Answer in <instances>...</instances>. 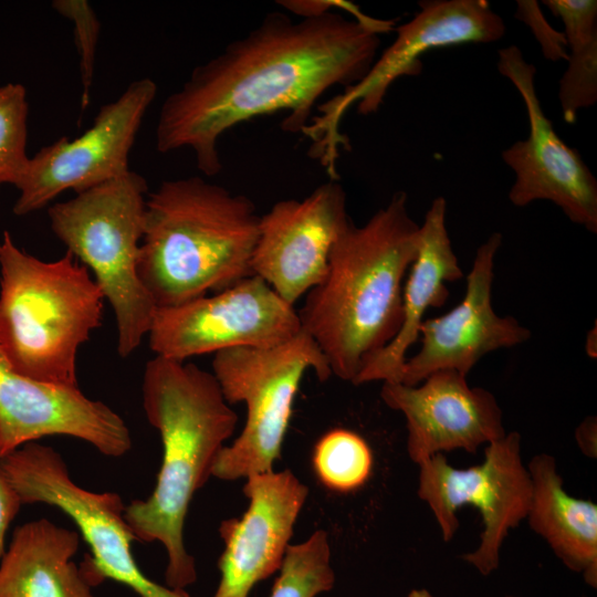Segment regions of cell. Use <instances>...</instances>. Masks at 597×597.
Listing matches in <instances>:
<instances>
[{
	"instance_id": "6da1fadb",
	"label": "cell",
	"mask_w": 597,
	"mask_h": 597,
	"mask_svg": "<svg viewBox=\"0 0 597 597\" xmlns=\"http://www.w3.org/2000/svg\"><path fill=\"white\" fill-rule=\"evenodd\" d=\"M312 1L313 15L270 12L242 38L196 66L163 102L156 149H190L206 176L222 169L221 136L253 117L286 111L283 129L301 132L332 87L362 81L377 59L379 32L342 11L354 3Z\"/></svg>"
},
{
	"instance_id": "7a4b0ae2",
	"label": "cell",
	"mask_w": 597,
	"mask_h": 597,
	"mask_svg": "<svg viewBox=\"0 0 597 597\" xmlns=\"http://www.w3.org/2000/svg\"><path fill=\"white\" fill-rule=\"evenodd\" d=\"M420 224L408 196L396 191L368 221H353L335 242L324 280L297 311L332 375L352 384L402 322L405 277L416 259Z\"/></svg>"
},
{
	"instance_id": "3957f363",
	"label": "cell",
	"mask_w": 597,
	"mask_h": 597,
	"mask_svg": "<svg viewBox=\"0 0 597 597\" xmlns=\"http://www.w3.org/2000/svg\"><path fill=\"white\" fill-rule=\"evenodd\" d=\"M142 391L146 418L160 434L163 461L150 495L126 505L124 516L137 541L165 547L166 586L185 589L197 579L184 542L188 507L212 476L238 415L213 374L192 363L155 356L145 366Z\"/></svg>"
},
{
	"instance_id": "277c9868",
	"label": "cell",
	"mask_w": 597,
	"mask_h": 597,
	"mask_svg": "<svg viewBox=\"0 0 597 597\" xmlns=\"http://www.w3.org/2000/svg\"><path fill=\"white\" fill-rule=\"evenodd\" d=\"M260 214L241 193L192 176L148 193L138 276L157 308L174 307L252 275Z\"/></svg>"
},
{
	"instance_id": "5b68a950",
	"label": "cell",
	"mask_w": 597,
	"mask_h": 597,
	"mask_svg": "<svg viewBox=\"0 0 597 597\" xmlns=\"http://www.w3.org/2000/svg\"><path fill=\"white\" fill-rule=\"evenodd\" d=\"M105 297L70 251L42 261L8 231L0 240V345L11 366L32 379L78 387L80 347L101 326Z\"/></svg>"
},
{
	"instance_id": "8992f818",
	"label": "cell",
	"mask_w": 597,
	"mask_h": 597,
	"mask_svg": "<svg viewBox=\"0 0 597 597\" xmlns=\"http://www.w3.org/2000/svg\"><path fill=\"white\" fill-rule=\"evenodd\" d=\"M147 196L146 179L128 170L48 209L53 233L93 272L114 311L122 358L139 347L157 310L137 272Z\"/></svg>"
},
{
	"instance_id": "52a82bcc",
	"label": "cell",
	"mask_w": 597,
	"mask_h": 597,
	"mask_svg": "<svg viewBox=\"0 0 597 597\" xmlns=\"http://www.w3.org/2000/svg\"><path fill=\"white\" fill-rule=\"evenodd\" d=\"M307 370L321 381L332 376L321 349L302 328L273 347H238L214 354L212 374L222 395L229 405H245L247 420L237 439L219 452L212 476L233 481L273 470Z\"/></svg>"
},
{
	"instance_id": "ba28073f",
	"label": "cell",
	"mask_w": 597,
	"mask_h": 597,
	"mask_svg": "<svg viewBox=\"0 0 597 597\" xmlns=\"http://www.w3.org/2000/svg\"><path fill=\"white\" fill-rule=\"evenodd\" d=\"M419 8L409 22L395 28V41L375 60L366 76L318 104L317 115L303 128L302 133L312 140L314 157L332 179L338 178V148L347 146L339 132L341 122L353 105L360 115L374 114L395 81L421 73L420 57L426 52L464 43H492L506 32L504 21L488 0H425Z\"/></svg>"
},
{
	"instance_id": "9c48e42d",
	"label": "cell",
	"mask_w": 597,
	"mask_h": 597,
	"mask_svg": "<svg viewBox=\"0 0 597 597\" xmlns=\"http://www.w3.org/2000/svg\"><path fill=\"white\" fill-rule=\"evenodd\" d=\"M0 461L22 504L55 506L76 525L91 551L78 565L92 587L111 579L138 597H190L185 589L151 580L139 568L132 552L137 540L125 520L126 505L118 493L80 486L61 454L38 442H29Z\"/></svg>"
},
{
	"instance_id": "30bf717a",
	"label": "cell",
	"mask_w": 597,
	"mask_h": 597,
	"mask_svg": "<svg viewBox=\"0 0 597 597\" xmlns=\"http://www.w3.org/2000/svg\"><path fill=\"white\" fill-rule=\"evenodd\" d=\"M417 493L432 512L444 542L460 526L459 509L473 505L479 510L483 522L480 542L462 559L489 576L500 565L509 532L526 519L530 507L532 481L522 461L521 434L506 432L486 444L483 462L468 469L452 467L442 453L430 457L419 464Z\"/></svg>"
},
{
	"instance_id": "8fae6325",
	"label": "cell",
	"mask_w": 597,
	"mask_h": 597,
	"mask_svg": "<svg viewBox=\"0 0 597 597\" xmlns=\"http://www.w3.org/2000/svg\"><path fill=\"white\" fill-rule=\"evenodd\" d=\"M301 328L294 306L252 274L212 295L157 308L148 337L156 356L186 362L238 347H273Z\"/></svg>"
},
{
	"instance_id": "7c38bea8",
	"label": "cell",
	"mask_w": 597,
	"mask_h": 597,
	"mask_svg": "<svg viewBox=\"0 0 597 597\" xmlns=\"http://www.w3.org/2000/svg\"><path fill=\"white\" fill-rule=\"evenodd\" d=\"M157 90L149 77L132 82L100 108L82 135L63 136L30 157L15 186L14 214L32 213L66 190L78 193L130 170L129 155Z\"/></svg>"
},
{
	"instance_id": "4fadbf2b",
	"label": "cell",
	"mask_w": 597,
	"mask_h": 597,
	"mask_svg": "<svg viewBox=\"0 0 597 597\" xmlns=\"http://www.w3.org/2000/svg\"><path fill=\"white\" fill-rule=\"evenodd\" d=\"M498 70L521 95L530 132L502 151L515 172L509 199L516 207L548 200L574 223L597 233V179L576 148L569 147L546 117L535 88L536 67L516 45L498 52Z\"/></svg>"
},
{
	"instance_id": "5bb4252c",
	"label": "cell",
	"mask_w": 597,
	"mask_h": 597,
	"mask_svg": "<svg viewBox=\"0 0 597 597\" xmlns=\"http://www.w3.org/2000/svg\"><path fill=\"white\" fill-rule=\"evenodd\" d=\"M350 222L337 179L302 199L275 202L260 216L252 274L294 306L324 280L332 249Z\"/></svg>"
},
{
	"instance_id": "9a60e30c",
	"label": "cell",
	"mask_w": 597,
	"mask_h": 597,
	"mask_svg": "<svg viewBox=\"0 0 597 597\" xmlns=\"http://www.w3.org/2000/svg\"><path fill=\"white\" fill-rule=\"evenodd\" d=\"M46 436H70L118 458L132 448L124 419L78 387L39 381L17 371L0 345V459Z\"/></svg>"
},
{
	"instance_id": "2e32d148",
	"label": "cell",
	"mask_w": 597,
	"mask_h": 597,
	"mask_svg": "<svg viewBox=\"0 0 597 597\" xmlns=\"http://www.w3.org/2000/svg\"><path fill=\"white\" fill-rule=\"evenodd\" d=\"M502 234L492 233L476 250L462 301L448 313L423 321L421 347L407 358L400 383L416 386L438 370L467 376L486 354L525 343L531 331L513 316H500L492 306L495 255Z\"/></svg>"
},
{
	"instance_id": "e0dca14e",
	"label": "cell",
	"mask_w": 597,
	"mask_h": 597,
	"mask_svg": "<svg viewBox=\"0 0 597 597\" xmlns=\"http://www.w3.org/2000/svg\"><path fill=\"white\" fill-rule=\"evenodd\" d=\"M380 397L404 415L407 452L418 465L442 452L474 453L506 433L495 396L470 387L467 376L453 369L434 371L416 386L383 383Z\"/></svg>"
},
{
	"instance_id": "ac0fdd59",
	"label": "cell",
	"mask_w": 597,
	"mask_h": 597,
	"mask_svg": "<svg viewBox=\"0 0 597 597\" xmlns=\"http://www.w3.org/2000/svg\"><path fill=\"white\" fill-rule=\"evenodd\" d=\"M248 510L221 522L224 549L218 561L220 580L213 597H249L261 580L279 572L307 486L291 470L268 471L245 479Z\"/></svg>"
},
{
	"instance_id": "d6986e66",
	"label": "cell",
	"mask_w": 597,
	"mask_h": 597,
	"mask_svg": "<svg viewBox=\"0 0 597 597\" xmlns=\"http://www.w3.org/2000/svg\"><path fill=\"white\" fill-rule=\"evenodd\" d=\"M447 201L432 200L420 226V240L402 290V322L392 341L363 367L354 385L400 383L407 352L420 336L428 308L440 307L449 296L447 282L463 277L447 230Z\"/></svg>"
},
{
	"instance_id": "ffe728a7",
	"label": "cell",
	"mask_w": 597,
	"mask_h": 597,
	"mask_svg": "<svg viewBox=\"0 0 597 597\" xmlns=\"http://www.w3.org/2000/svg\"><path fill=\"white\" fill-rule=\"evenodd\" d=\"M80 533L46 519L18 526L0 558V597H94L73 557Z\"/></svg>"
},
{
	"instance_id": "44dd1931",
	"label": "cell",
	"mask_w": 597,
	"mask_h": 597,
	"mask_svg": "<svg viewBox=\"0 0 597 597\" xmlns=\"http://www.w3.org/2000/svg\"><path fill=\"white\" fill-rule=\"evenodd\" d=\"M527 470L532 494L526 520L530 527L572 572L597 586V505L564 489L554 457L534 455Z\"/></svg>"
},
{
	"instance_id": "7402d4cb",
	"label": "cell",
	"mask_w": 597,
	"mask_h": 597,
	"mask_svg": "<svg viewBox=\"0 0 597 597\" xmlns=\"http://www.w3.org/2000/svg\"><path fill=\"white\" fill-rule=\"evenodd\" d=\"M561 18L567 42L568 66L558 87L563 118L574 124L582 108L597 102V1L544 0Z\"/></svg>"
},
{
	"instance_id": "603a6c76",
	"label": "cell",
	"mask_w": 597,
	"mask_h": 597,
	"mask_svg": "<svg viewBox=\"0 0 597 597\" xmlns=\"http://www.w3.org/2000/svg\"><path fill=\"white\" fill-rule=\"evenodd\" d=\"M313 468L318 480L329 490L346 493L368 480L373 452L359 434L347 429H333L316 442Z\"/></svg>"
},
{
	"instance_id": "cb8c5ba5",
	"label": "cell",
	"mask_w": 597,
	"mask_h": 597,
	"mask_svg": "<svg viewBox=\"0 0 597 597\" xmlns=\"http://www.w3.org/2000/svg\"><path fill=\"white\" fill-rule=\"evenodd\" d=\"M270 597H316L333 588L327 532L315 531L300 544L289 545Z\"/></svg>"
},
{
	"instance_id": "d4e9b609",
	"label": "cell",
	"mask_w": 597,
	"mask_h": 597,
	"mask_svg": "<svg viewBox=\"0 0 597 597\" xmlns=\"http://www.w3.org/2000/svg\"><path fill=\"white\" fill-rule=\"evenodd\" d=\"M29 104L22 84L0 86V185L14 187L23 176L30 157L27 154Z\"/></svg>"
},
{
	"instance_id": "484cf974",
	"label": "cell",
	"mask_w": 597,
	"mask_h": 597,
	"mask_svg": "<svg viewBox=\"0 0 597 597\" xmlns=\"http://www.w3.org/2000/svg\"><path fill=\"white\" fill-rule=\"evenodd\" d=\"M52 8L73 24L82 84L81 109L90 103L101 22L86 0H54Z\"/></svg>"
},
{
	"instance_id": "4316f807",
	"label": "cell",
	"mask_w": 597,
	"mask_h": 597,
	"mask_svg": "<svg viewBox=\"0 0 597 597\" xmlns=\"http://www.w3.org/2000/svg\"><path fill=\"white\" fill-rule=\"evenodd\" d=\"M514 17L524 22L541 44L545 59L551 61H567V42L563 32L555 30L542 14L538 2L534 0H517Z\"/></svg>"
},
{
	"instance_id": "83f0119b",
	"label": "cell",
	"mask_w": 597,
	"mask_h": 597,
	"mask_svg": "<svg viewBox=\"0 0 597 597\" xmlns=\"http://www.w3.org/2000/svg\"><path fill=\"white\" fill-rule=\"evenodd\" d=\"M22 502L10 483L0 461V558L6 552V536L11 522L17 516Z\"/></svg>"
},
{
	"instance_id": "f1b7e54d",
	"label": "cell",
	"mask_w": 597,
	"mask_h": 597,
	"mask_svg": "<svg viewBox=\"0 0 597 597\" xmlns=\"http://www.w3.org/2000/svg\"><path fill=\"white\" fill-rule=\"evenodd\" d=\"M575 438L580 450L590 458H596L597 422L596 417L589 416L575 430Z\"/></svg>"
},
{
	"instance_id": "f546056e",
	"label": "cell",
	"mask_w": 597,
	"mask_h": 597,
	"mask_svg": "<svg viewBox=\"0 0 597 597\" xmlns=\"http://www.w3.org/2000/svg\"><path fill=\"white\" fill-rule=\"evenodd\" d=\"M597 332H596V324L594 327L588 332L586 336V343H585V350L587 355L591 358L597 357Z\"/></svg>"
},
{
	"instance_id": "4dcf8cb0",
	"label": "cell",
	"mask_w": 597,
	"mask_h": 597,
	"mask_svg": "<svg viewBox=\"0 0 597 597\" xmlns=\"http://www.w3.org/2000/svg\"><path fill=\"white\" fill-rule=\"evenodd\" d=\"M408 597H436L432 595L428 589L421 588V589H412Z\"/></svg>"
},
{
	"instance_id": "1f68e13d",
	"label": "cell",
	"mask_w": 597,
	"mask_h": 597,
	"mask_svg": "<svg viewBox=\"0 0 597 597\" xmlns=\"http://www.w3.org/2000/svg\"><path fill=\"white\" fill-rule=\"evenodd\" d=\"M506 597H520V596H506Z\"/></svg>"
}]
</instances>
